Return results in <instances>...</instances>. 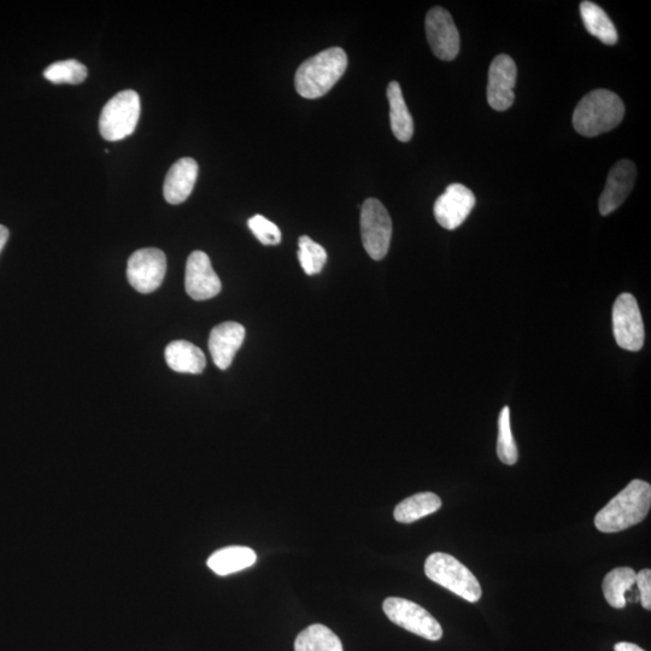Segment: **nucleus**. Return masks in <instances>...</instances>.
I'll return each instance as SVG.
<instances>
[{
  "mask_svg": "<svg viewBox=\"0 0 651 651\" xmlns=\"http://www.w3.org/2000/svg\"><path fill=\"white\" fill-rule=\"evenodd\" d=\"M426 35L433 54L439 60L453 61L460 52V33L448 10L436 7L428 11Z\"/></svg>",
  "mask_w": 651,
  "mask_h": 651,
  "instance_id": "10",
  "label": "nucleus"
},
{
  "mask_svg": "<svg viewBox=\"0 0 651 651\" xmlns=\"http://www.w3.org/2000/svg\"><path fill=\"white\" fill-rule=\"evenodd\" d=\"M614 651H645L637 644L620 642L615 644Z\"/></svg>",
  "mask_w": 651,
  "mask_h": 651,
  "instance_id": "29",
  "label": "nucleus"
},
{
  "mask_svg": "<svg viewBox=\"0 0 651 651\" xmlns=\"http://www.w3.org/2000/svg\"><path fill=\"white\" fill-rule=\"evenodd\" d=\"M580 14H582L586 31L592 37L602 41L604 45H615L618 43L619 35L617 28H615L613 21L609 19L606 11L600 5L586 0V2L580 4Z\"/></svg>",
  "mask_w": 651,
  "mask_h": 651,
  "instance_id": "20",
  "label": "nucleus"
},
{
  "mask_svg": "<svg viewBox=\"0 0 651 651\" xmlns=\"http://www.w3.org/2000/svg\"><path fill=\"white\" fill-rule=\"evenodd\" d=\"M636 584L639 590V601H641L642 606L647 611L651 609V571L642 570L637 574Z\"/></svg>",
  "mask_w": 651,
  "mask_h": 651,
  "instance_id": "28",
  "label": "nucleus"
},
{
  "mask_svg": "<svg viewBox=\"0 0 651 651\" xmlns=\"http://www.w3.org/2000/svg\"><path fill=\"white\" fill-rule=\"evenodd\" d=\"M248 226L254 236L263 245H278L281 242V232L279 227L265 216L255 215L248 221Z\"/></svg>",
  "mask_w": 651,
  "mask_h": 651,
  "instance_id": "27",
  "label": "nucleus"
},
{
  "mask_svg": "<svg viewBox=\"0 0 651 651\" xmlns=\"http://www.w3.org/2000/svg\"><path fill=\"white\" fill-rule=\"evenodd\" d=\"M9 239V230L7 227L0 225V252L3 251L5 244Z\"/></svg>",
  "mask_w": 651,
  "mask_h": 651,
  "instance_id": "30",
  "label": "nucleus"
},
{
  "mask_svg": "<svg viewBox=\"0 0 651 651\" xmlns=\"http://www.w3.org/2000/svg\"><path fill=\"white\" fill-rule=\"evenodd\" d=\"M140 110L142 105L136 91L126 90L117 93L102 110L99 119V131L102 137L108 142H119L131 136L136 131Z\"/></svg>",
  "mask_w": 651,
  "mask_h": 651,
  "instance_id": "5",
  "label": "nucleus"
},
{
  "mask_svg": "<svg viewBox=\"0 0 651 651\" xmlns=\"http://www.w3.org/2000/svg\"><path fill=\"white\" fill-rule=\"evenodd\" d=\"M387 99L390 103V123L392 133L402 143H408L414 136V120L404 101L400 84L391 81L387 87Z\"/></svg>",
  "mask_w": 651,
  "mask_h": 651,
  "instance_id": "18",
  "label": "nucleus"
},
{
  "mask_svg": "<svg viewBox=\"0 0 651 651\" xmlns=\"http://www.w3.org/2000/svg\"><path fill=\"white\" fill-rule=\"evenodd\" d=\"M257 555L254 550L246 547H228L217 550L208 559V567L217 576L225 577L254 566Z\"/></svg>",
  "mask_w": 651,
  "mask_h": 651,
  "instance_id": "19",
  "label": "nucleus"
},
{
  "mask_svg": "<svg viewBox=\"0 0 651 651\" xmlns=\"http://www.w3.org/2000/svg\"><path fill=\"white\" fill-rule=\"evenodd\" d=\"M348 68V56L342 48H331L309 58L297 69L295 86L299 96L316 99L327 95Z\"/></svg>",
  "mask_w": 651,
  "mask_h": 651,
  "instance_id": "3",
  "label": "nucleus"
},
{
  "mask_svg": "<svg viewBox=\"0 0 651 651\" xmlns=\"http://www.w3.org/2000/svg\"><path fill=\"white\" fill-rule=\"evenodd\" d=\"M518 69L512 57L498 55L489 69L488 102L496 111H506L515 101L514 87Z\"/></svg>",
  "mask_w": 651,
  "mask_h": 651,
  "instance_id": "13",
  "label": "nucleus"
},
{
  "mask_svg": "<svg viewBox=\"0 0 651 651\" xmlns=\"http://www.w3.org/2000/svg\"><path fill=\"white\" fill-rule=\"evenodd\" d=\"M164 356L169 368L178 373L201 374L207 366L203 351L186 340L170 343Z\"/></svg>",
  "mask_w": 651,
  "mask_h": 651,
  "instance_id": "17",
  "label": "nucleus"
},
{
  "mask_svg": "<svg viewBox=\"0 0 651 651\" xmlns=\"http://www.w3.org/2000/svg\"><path fill=\"white\" fill-rule=\"evenodd\" d=\"M185 287L187 295L195 301H207L221 292V280L205 252L193 251L187 258Z\"/></svg>",
  "mask_w": 651,
  "mask_h": 651,
  "instance_id": "12",
  "label": "nucleus"
},
{
  "mask_svg": "<svg viewBox=\"0 0 651 651\" xmlns=\"http://www.w3.org/2000/svg\"><path fill=\"white\" fill-rule=\"evenodd\" d=\"M295 651H344L342 641L327 626L307 627L296 638Z\"/></svg>",
  "mask_w": 651,
  "mask_h": 651,
  "instance_id": "23",
  "label": "nucleus"
},
{
  "mask_svg": "<svg viewBox=\"0 0 651 651\" xmlns=\"http://www.w3.org/2000/svg\"><path fill=\"white\" fill-rule=\"evenodd\" d=\"M245 339V328L237 322H224L213 328L209 337V350L217 368L226 371L231 367Z\"/></svg>",
  "mask_w": 651,
  "mask_h": 651,
  "instance_id": "15",
  "label": "nucleus"
},
{
  "mask_svg": "<svg viewBox=\"0 0 651 651\" xmlns=\"http://www.w3.org/2000/svg\"><path fill=\"white\" fill-rule=\"evenodd\" d=\"M615 342L627 351L637 353L644 345L645 331L641 310L631 293H621L613 307Z\"/></svg>",
  "mask_w": 651,
  "mask_h": 651,
  "instance_id": "8",
  "label": "nucleus"
},
{
  "mask_svg": "<svg viewBox=\"0 0 651 651\" xmlns=\"http://www.w3.org/2000/svg\"><path fill=\"white\" fill-rule=\"evenodd\" d=\"M383 609L392 623L416 636L428 641H439L443 637L441 624L419 604L406 598L389 597L384 601Z\"/></svg>",
  "mask_w": 651,
  "mask_h": 651,
  "instance_id": "7",
  "label": "nucleus"
},
{
  "mask_svg": "<svg viewBox=\"0 0 651 651\" xmlns=\"http://www.w3.org/2000/svg\"><path fill=\"white\" fill-rule=\"evenodd\" d=\"M425 573L432 582L454 592L463 600L478 602L482 597V586L474 574L454 556L434 553L427 557Z\"/></svg>",
  "mask_w": 651,
  "mask_h": 651,
  "instance_id": "4",
  "label": "nucleus"
},
{
  "mask_svg": "<svg viewBox=\"0 0 651 651\" xmlns=\"http://www.w3.org/2000/svg\"><path fill=\"white\" fill-rule=\"evenodd\" d=\"M87 68L76 60L52 63L44 70L45 79L54 84L78 85L87 78Z\"/></svg>",
  "mask_w": 651,
  "mask_h": 651,
  "instance_id": "25",
  "label": "nucleus"
},
{
  "mask_svg": "<svg viewBox=\"0 0 651 651\" xmlns=\"http://www.w3.org/2000/svg\"><path fill=\"white\" fill-rule=\"evenodd\" d=\"M361 236L367 254L375 261L383 260L389 252L392 220L384 204L368 198L361 208Z\"/></svg>",
  "mask_w": 651,
  "mask_h": 651,
  "instance_id": "6",
  "label": "nucleus"
},
{
  "mask_svg": "<svg viewBox=\"0 0 651 651\" xmlns=\"http://www.w3.org/2000/svg\"><path fill=\"white\" fill-rule=\"evenodd\" d=\"M442 500L433 492H421L406 498L395 509V519L398 523L412 524L425 516L438 512Z\"/></svg>",
  "mask_w": 651,
  "mask_h": 651,
  "instance_id": "21",
  "label": "nucleus"
},
{
  "mask_svg": "<svg viewBox=\"0 0 651 651\" xmlns=\"http://www.w3.org/2000/svg\"><path fill=\"white\" fill-rule=\"evenodd\" d=\"M637 168L630 160H621L614 164L608 174L607 184L604 187L598 208L603 216L612 214L629 197L633 186L636 184Z\"/></svg>",
  "mask_w": 651,
  "mask_h": 651,
  "instance_id": "14",
  "label": "nucleus"
},
{
  "mask_svg": "<svg viewBox=\"0 0 651 651\" xmlns=\"http://www.w3.org/2000/svg\"><path fill=\"white\" fill-rule=\"evenodd\" d=\"M651 506V486L641 479L626 488L597 513L595 526L603 533H617L641 524Z\"/></svg>",
  "mask_w": 651,
  "mask_h": 651,
  "instance_id": "1",
  "label": "nucleus"
},
{
  "mask_svg": "<svg viewBox=\"0 0 651 651\" xmlns=\"http://www.w3.org/2000/svg\"><path fill=\"white\" fill-rule=\"evenodd\" d=\"M637 573L630 567L614 568L603 579L602 590L604 598L613 608L626 607V594L636 584Z\"/></svg>",
  "mask_w": 651,
  "mask_h": 651,
  "instance_id": "22",
  "label": "nucleus"
},
{
  "mask_svg": "<svg viewBox=\"0 0 651 651\" xmlns=\"http://www.w3.org/2000/svg\"><path fill=\"white\" fill-rule=\"evenodd\" d=\"M625 116L621 98L609 90H595L580 101L573 113L574 129L584 137H597L617 128Z\"/></svg>",
  "mask_w": 651,
  "mask_h": 651,
  "instance_id": "2",
  "label": "nucleus"
},
{
  "mask_svg": "<svg viewBox=\"0 0 651 651\" xmlns=\"http://www.w3.org/2000/svg\"><path fill=\"white\" fill-rule=\"evenodd\" d=\"M167 272V257L160 249L146 248L129 257L127 278L129 284L143 295L155 292Z\"/></svg>",
  "mask_w": 651,
  "mask_h": 651,
  "instance_id": "9",
  "label": "nucleus"
},
{
  "mask_svg": "<svg viewBox=\"0 0 651 651\" xmlns=\"http://www.w3.org/2000/svg\"><path fill=\"white\" fill-rule=\"evenodd\" d=\"M198 163L191 157L180 158L168 170L163 195L169 204L184 203L191 196L198 178Z\"/></svg>",
  "mask_w": 651,
  "mask_h": 651,
  "instance_id": "16",
  "label": "nucleus"
},
{
  "mask_svg": "<svg viewBox=\"0 0 651 651\" xmlns=\"http://www.w3.org/2000/svg\"><path fill=\"white\" fill-rule=\"evenodd\" d=\"M298 245V260L299 263H301L303 271L306 272L307 275H316L321 273L327 262L326 250L308 236L299 238Z\"/></svg>",
  "mask_w": 651,
  "mask_h": 651,
  "instance_id": "26",
  "label": "nucleus"
},
{
  "mask_svg": "<svg viewBox=\"0 0 651 651\" xmlns=\"http://www.w3.org/2000/svg\"><path fill=\"white\" fill-rule=\"evenodd\" d=\"M474 205V193L465 185L453 184L438 197L433 213L439 225L445 230L454 231L467 220Z\"/></svg>",
  "mask_w": 651,
  "mask_h": 651,
  "instance_id": "11",
  "label": "nucleus"
},
{
  "mask_svg": "<svg viewBox=\"0 0 651 651\" xmlns=\"http://www.w3.org/2000/svg\"><path fill=\"white\" fill-rule=\"evenodd\" d=\"M497 455L504 465L513 466L519 459L518 447L510 426V409L504 407L498 419Z\"/></svg>",
  "mask_w": 651,
  "mask_h": 651,
  "instance_id": "24",
  "label": "nucleus"
}]
</instances>
